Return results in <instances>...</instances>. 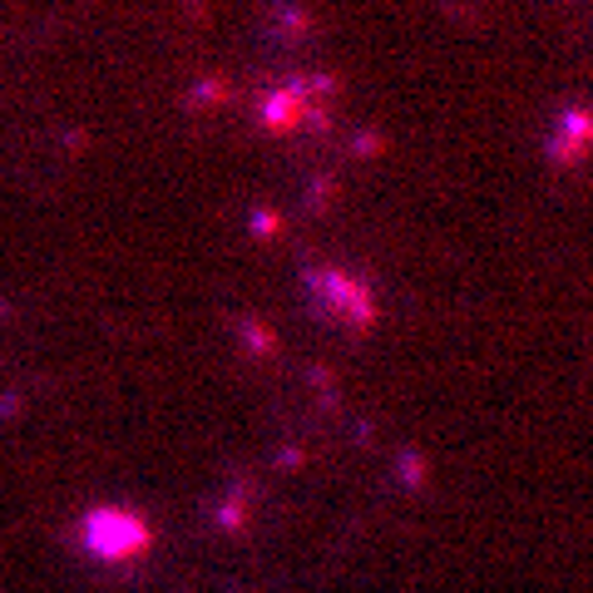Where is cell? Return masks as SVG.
<instances>
[{"label":"cell","instance_id":"obj_1","mask_svg":"<svg viewBox=\"0 0 593 593\" xmlns=\"http://www.w3.org/2000/svg\"><path fill=\"white\" fill-rule=\"evenodd\" d=\"M80 534H84V549H89L94 559H104V564H134V559H144L148 544H154L144 519L134 510H119V504L89 510Z\"/></svg>","mask_w":593,"mask_h":593},{"label":"cell","instance_id":"obj_2","mask_svg":"<svg viewBox=\"0 0 593 593\" xmlns=\"http://www.w3.org/2000/svg\"><path fill=\"white\" fill-rule=\"evenodd\" d=\"M306 287H312L316 306H322L332 322H342L346 332H371L376 326V296H371L366 282L346 278L336 268H312L306 272Z\"/></svg>","mask_w":593,"mask_h":593},{"label":"cell","instance_id":"obj_4","mask_svg":"<svg viewBox=\"0 0 593 593\" xmlns=\"http://www.w3.org/2000/svg\"><path fill=\"white\" fill-rule=\"evenodd\" d=\"M306 104H312V89H306V80L302 84H287V89H278L268 99V109H262V119H268V129H296V124H306L312 119V109H306Z\"/></svg>","mask_w":593,"mask_h":593},{"label":"cell","instance_id":"obj_3","mask_svg":"<svg viewBox=\"0 0 593 593\" xmlns=\"http://www.w3.org/2000/svg\"><path fill=\"white\" fill-rule=\"evenodd\" d=\"M593 154V114L588 109H569L564 119H559L554 139H549V158L554 164H584V158Z\"/></svg>","mask_w":593,"mask_h":593}]
</instances>
